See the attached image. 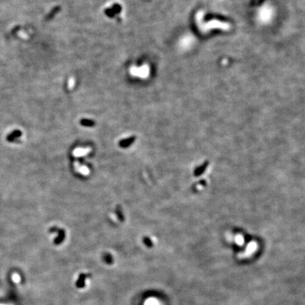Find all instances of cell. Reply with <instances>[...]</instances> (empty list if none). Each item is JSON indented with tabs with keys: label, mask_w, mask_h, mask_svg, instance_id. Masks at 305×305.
I'll return each mask as SVG.
<instances>
[{
	"label": "cell",
	"mask_w": 305,
	"mask_h": 305,
	"mask_svg": "<svg viewBox=\"0 0 305 305\" xmlns=\"http://www.w3.org/2000/svg\"><path fill=\"white\" fill-rule=\"evenodd\" d=\"M136 139V136H130V137L124 138V139H122L119 141V146L122 148H127L129 147V146L133 144Z\"/></svg>",
	"instance_id": "6da1fadb"
},
{
	"label": "cell",
	"mask_w": 305,
	"mask_h": 305,
	"mask_svg": "<svg viewBox=\"0 0 305 305\" xmlns=\"http://www.w3.org/2000/svg\"><path fill=\"white\" fill-rule=\"evenodd\" d=\"M86 278V275L84 274V273H81V274L79 275V278H78L76 281V287L78 288H84L85 287V280Z\"/></svg>",
	"instance_id": "7a4b0ae2"
},
{
	"label": "cell",
	"mask_w": 305,
	"mask_h": 305,
	"mask_svg": "<svg viewBox=\"0 0 305 305\" xmlns=\"http://www.w3.org/2000/svg\"><path fill=\"white\" fill-rule=\"evenodd\" d=\"M58 236L55 239V245H60L65 239V231L64 230H58Z\"/></svg>",
	"instance_id": "3957f363"
},
{
	"label": "cell",
	"mask_w": 305,
	"mask_h": 305,
	"mask_svg": "<svg viewBox=\"0 0 305 305\" xmlns=\"http://www.w3.org/2000/svg\"><path fill=\"white\" fill-rule=\"evenodd\" d=\"M80 124H81L82 126H86V127H93V126H95V122L92 119H82L80 121Z\"/></svg>",
	"instance_id": "277c9868"
},
{
	"label": "cell",
	"mask_w": 305,
	"mask_h": 305,
	"mask_svg": "<svg viewBox=\"0 0 305 305\" xmlns=\"http://www.w3.org/2000/svg\"><path fill=\"white\" fill-rule=\"evenodd\" d=\"M102 258H103L104 262H105L106 263H107V264H112V263H113L114 262L113 256H112L110 253H104L103 257H102Z\"/></svg>",
	"instance_id": "5b68a950"
},
{
	"label": "cell",
	"mask_w": 305,
	"mask_h": 305,
	"mask_svg": "<svg viewBox=\"0 0 305 305\" xmlns=\"http://www.w3.org/2000/svg\"><path fill=\"white\" fill-rule=\"evenodd\" d=\"M116 214H117V218H118V219L119 220V221H120L121 222H124V214H123V212H122V209L121 206H117V208H116Z\"/></svg>",
	"instance_id": "8992f818"
},
{
	"label": "cell",
	"mask_w": 305,
	"mask_h": 305,
	"mask_svg": "<svg viewBox=\"0 0 305 305\" xmlns=\"http://www.w3.org/2000/svg\"><path fill=\"white\" fill-rule=\"evenodd\" d=\"M143 243H144V245L147 246V247L150 248L153 246V243L152 240H151L148 237H144V238L143 239Z\"/></svg>",
	"instance_id": "52a82bcc"
},
{
	"label": "cell",
	"mask_w": 305,
	"mask_h": 305,
	"mask_svg": "<svg viewBox=\"0 0 305 305\" xmlns=\"http://www.w3.org/2000/svg\"><path fill=\"white\" fill-rule=\"evenodd\" d=\"M12 280H13L14 282L17 283V282H19V281H20V277H19V275L17 273H14L13 276H12Z\"/></svg>",
	"instance_id": "ba28073f"
}]
</instances>
